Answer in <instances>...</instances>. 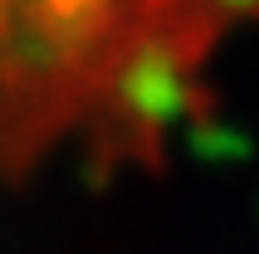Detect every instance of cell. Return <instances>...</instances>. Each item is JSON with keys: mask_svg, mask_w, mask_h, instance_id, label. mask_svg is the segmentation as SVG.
Returning <instances> with one entry per match:
<instances>
[{"mask_svg": "<svg viewBox=\"0 0 259 254\" xmlns=\"http://www.w3.org/2000/svg\"><path fill=\"white\" fill-rule=\"evenodd\" d=\"M254 0H0V171L137 152Z\"/></svg>", "mask_w": 259, "mask_h": 254, "instance_id": "cell-1", "label": "cell"}]
</instances>
